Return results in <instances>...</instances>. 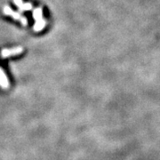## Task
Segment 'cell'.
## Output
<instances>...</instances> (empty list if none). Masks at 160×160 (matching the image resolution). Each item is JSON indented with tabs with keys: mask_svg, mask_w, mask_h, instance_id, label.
Listing matches in <instances>:
<instances>
[{
	"mask_svg": "<svg viewBox=\"0 0 160 160\" xmlns=\"http://www.w3.org/2000/svg\"><path fill=\"white\" fill-rule=\"evenodd\" d=\"M31 9H32V4L27 2V3H24L22 6V7L19 8V12H22L25 11H30Z\"/></svg>",
	"mask_w": 160,
	"mask_h": 160,
	"instance_id": "obj_5",
	"label": "cell"
},
{
	"mask_svg": "<svg viewBox=\"0 0 160 160\" xmlns=\"http://www.w3.org/2000/svg\"><path fill=\"white\" fill-rule=\"evenodd\" d=\"M23 52V48L22 46H18L15 48H12V49H3L1 52V56L2 58H7L13 55H18L20 53H22Z\"/></svg>",
	"mask_w": 160,
	"mask_h": 160,
	"instance_id": "obj_1",
	"label": "cell"
},
{
	"mask_svg": "<svg viewBox=\"0 0 160 160\" xmlns=\"http://www.w3.org/2000/svg\"><path fill=\"white\" fill-rule=\"evenodd\" d=\"M46 24V22L44 20V18L39 20V21H36V22H35L34 26H33V29H34L36 32H39L42 29H45Z\"/></svg>",
	"mask_w": 160,
	"mask_h": 160,
	"instance_id": "obj_3",
	"label": "cell"
},
{
	"mask_svg": "<svg viewBox=\"0 0 160 160\" xmlns=\"http://www.w3.org/2000/svg\"><path fill=\"white\" fill-rule=\"evenodd\" d=\"M33 18H34L35 22L36 21H39L41 19H43V9L41 7H38L34 9L33 11Z\"/></svg>",
	"mask_w": 160,
	"mask_h": 160,
	"instance_id": "obj_4",
	"label": "cell"
},
{
	"mask_svg": "<svg viewBox=\"0 0 160 160\" xmlns=\"http://www.w3.org/2000/svg\"><path fill=\"white\" fill-rule=\"evenodd\" d=\"M13 3H14V5L17 6L18 8L22 7V6L24 4L22 0H13Z\"/></svg>",
	"mask_w": 160,
	"mask_h": 160,
	"instance_id": "obj_6",
	"label": "cell"
},
{
	"mask_svg": "<svg viewBox=\"0 0 160 160\" xmlns=\"http://www.w3.org/2000/svg\"><path fill=\"white\" fill-rule=\"evenodd\" d=\"M0 86L3 88H8L9 87V81L7 77L5 74L4 70L0 68Z\"/></svg>",
	"mask_w": 160,
	"mask_h": 160,
	"instance_id": "obj_2",
	"label": "cell"
}]
</instances>
